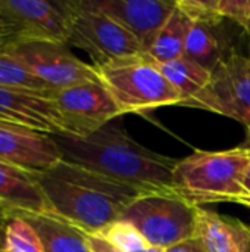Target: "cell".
Returning <instances> with one entry per match:
<instances>
[{
  "instance_id": "6da1fadb",
  "label": "cell",
  "mask_w": 250,
  "mask_h": 252,
  "mask_svg": "<svg viewBox=\"0 0 250 252\" xmlns=\"http://www.w3.org/2000/svg\"><path fill=\"white\" fill-rule=\"evenodd\" d=\"M62 161L83 167L140 195L175 193L174 168L178 159L153 152L131 139L121 117L87 137L53 136Z\"/></svg>"
},
{
  "instance_id": "7a4b0ae2",
  "label": "cell",
  "mask_w": 250,
  "mask_h": 252,
  "mask_svg": "<svg viewBox=\"0 0 250 252\" xmlns=\"http://www.w3.org/2000/svg\"><path fill=\"white\" fill-rule=\"evenodd\" d=\"M34 179L53 214L87 235H97L119 220L140 196L128 186L65 161Z\"/></svg>"
},
{
  "instance_id": "3957f363",
  "label": "cell",
  "mask_w": 250,
  "mask_h": 252,
  "mask_svg": "<svg viewBox=\"0 0 250 252\" xmlns=\"http://www.w3.org/2000/svg\"><path fill=\"white\" fill-rule=\"evenodd\" d=\"M249 152L239 148L228 151H196L178 159L174 168V190L196 207L205 204L243 205L248 198L245 177Z\"/></svg>"
},
{
  "instance_id": "277c9868",
  "label": "cell",
  "mask_w": 250,
  "mask_h": 252,
  "mask_svg": "<svg viewBox=\"0 0 250 252\" xmlns=\"http://www.w3.org/2000/svg\"><path fill=\"white\" fill-rule=\"evenodd\" d=\"M94 68L122 115L183 103L181 94L146 53Z\"/></svg>"
},
{
  "instance_id": "5b68a950",
  "label": "cell",
  "mask_w": 250,
  "mask_h": 252,
  "mask_svg": "<svg viewBox=\"0 0 250 252\" xmlns=\"http://www.w3.org/2000/svg\"><path fill=\"white\" fill-rule=\"evenodd\" d=\"M199 208L177 193H147L136 198L121 219L131 223L149 247L168 250L197 236Z\"/></svg>"
},
{
  "instance_id": "8992f818",
  "label": "cell",
  "mask_w": 250,
  "mask_h": 252,
  "mask_svg": "<svg viewBox=\"0 0 250 252\" xmlns=\"http://www.w3.org/2000/svg\"><path fill=\"white\" fill-rule=\"evenodd\" d=\"M68 46L84 50L94 66L144 55L139 40L90 0H72Z\"/></svg>"
},
{
  "instance_id": "52a82bcc",
  "label": "cell",
  "mask_w": 250,
  "mask_h": 252,
  "mask_svg": "<svg viewBox=\"0 0 250 252\" xmlns=\"http://www.w3.org/2000/svg\"><path fill=\"white\" fill-rule=\"evenodd\" d=\"M0 50L21 62L50 92L85 83H102L94 65L75 56L66 43L46 40L9 41L3 43Z\"/></svg>"
},
{
  "instance_id": "ba28073f",
  "label": "cell",
  "mask_w": 250,
  "mask_h": 252,
  "mask_svg": "<svg viewBox=\"0 0 250 252\" xmlns=\"http://www.w3.org/2000/svg\"><path fill=\"white\" fill-rule=\"evenodd\" d=\"M181 106L196 108L237 120L246 130L242 149L250 151V61L242 53H230L212 72L211 83Z\"/></svg>"
},
{
  "instance_id": "9c48e42d",
  "label": "cell",
  "mask_w": 250,
  "mask_h": 252,
  "mask_svg": "<svg viewBox=\"0 0 250 252\" xmlns=\"http://www.w3.org/2000/svg\"><path fill=\"white\" fill-rule=\"evenodd\" d=\"M72 12V0H0L3 43L46 40L68 44Z\"/></svg>"
},
{
  "instance_id": "30bf717a",
  "label": "cell",
  "mask_w": 250,
  "mask_h": 252,
  "mask_svg": "<svg viewBox=\"0 0 250 252\" xmlns=\"http://www.w3.org/2000/svg\"><path fill=\"white\" fill-rule=\"evenodd\" d=\"M62 134L87 137L109 121L122 117L102 83H85L49 93Z\"/></svg>"
},
{
  "instance_id": "8fae6325",
  "label": "cell",
  "mask_w": 250,
  "mask_h": 252,
  "mask_svg": "<svg viewBox=\"0 0 250 252\" xmlns=\"http://www.w3.org/2000/svg\"><path fill=\"white\" fill-rule=\"evenodd\" d=\"M0 161L37 174L57 165L62 161V154L52 134L0 123Z\"/></svg>"
},
{
  "instance_id": "7c38bea8",
  "label": "cell",
  "mask_w": 250,
  "mask_h": 252,
  "mask_svg": "<svg viewBox=\"0 0 250 252\" xmlns=\"http://www.w3.org/2000/svg\"><path fill=\"white\" fill-rule=\"evenodd\" d=\"M91 4L131 32L144 53L175 9L177 0H90Z\"/></svg>"
},
{
  "instance_id": "4fadbf2b",
  "label": "cell",
  "mask_w": 250,
  "mask_h": 252,
  "mask_svg": "<svg viewBox=\"0 0 250 252\" xmlns=\"http://www.w3.org/2000/svg\"><path fill=\"white\" fill-rule=\"evenodd\" d=\"M0 123H9L60 136V124L49 94L28 93L0 86Z\"/></svg>"
},
{
  "instance_id": "5bb4252c",
  "label": "cell",
  "mask_w": 250,
  "mask_h": 252,
  "mask_svg": "<svg viewBox=\"0 0 250 252\" xmlns=\"http://www.w3.org/2000/svg\"><path fill=\"white\" fill-rule=\"evenodd\" d=\"M0 214H53L43 190L34 179L13 165L0 161Z\"/></svg>"
},
{
  "instance_id": "9a60e30c",
  "label": "cell",
  "mask_w": 250,
  "mask_h": 252,
  "mask_svg": "<svg viewBox=\"0 0 250 252\" xmlns=\"http://www.w3.org/2000/svg\"><path fill=\"white\" fill-rule=\"evenodd\" d=\"M208 252H245L250 242V227L240 220L199 208V232Z\"/></svg>"
},
{
  "instance_id": "2e32d148",
  "label": "cell",
  "mask_w": 250,
  "mask_h": 252,
  "mask_svg": "<svg viewBox=\"0 0 250 252\" xmlns=\"http://www.w3.org/2000/svg\"><path fill=\"white\" fill-rule=\"evenodd\" d=\"M222 22L224 21H193L184 47V58L214 72V69L234 52L227 49V40L225 35H222Z\"/></svg>"
},
{
  "instance_id": "e0dca14e",
  "label": "cell",
  "mask_w": 250,
  "mask_h": 252,
  "mask_svg": "<svg viewBox=\"0 0 250 252\" xmlns=\"http://www.w3.org/2000/svg\"><path fill=\"white\" fill-rule=\"evenodd\" d=\"M22 216L37 232L44 252H90L84 232L69 224L56 214H27Z\"/></svg>"
},
{
  "instance_id": "ac0fdd59",
  "label": "cell",
  "mask_w": 250,
  "mask_h": 252,
  "mask_svg": "<svg viewBox=\"0 0 250 252\" xmlns=\"http://www.w3.org/2000/svg\"><path fill=\"white\" fill-rule=\"evenodd\" d=\"M192 25L193 19L178 4H175V9L158 32L146 55L156 62H168L183 58Z\"/></svg>"
},
{
  "instance_id": "d6986e66",
  "label": "cell",
  "mask_w": 250,
  "mask_h": 252,
  "mask_svg": "<svg viewBox=\"0 0 250 252\" xmlns=\"http://www.w3.org/2000/svg\"><path fill=\"white\" fill-rule=\"evenodd\" d=\"M153 63L158 66L162 75L172 84V87L181 94L183 102L200 93L211 83L212 78L211 71L184 56L168 62L153 61Z\"/></svg>"
},
{
  "instance_id": "ffe728a7",
  "label": "cell",
  "mask_w": 250,
  "mask_h": 252,
  "mask_svg": "<svg viewBox=\"0 0 250 252\" xmlns=\"http://www.w3.org/2000/svg\"><path fill=\"white\" fill-rule=\"evenodd\" d=\"M0 252H44L35 229L19 214H0Z\"/></svg>"
},
{
  "instance_id": "44dd1931",
  "label": "cell",
  "mask_w": 250,
  "mask_h": 252,
  "mask_svg": "<svg viewBox=\"0 0 250 252\" xmlns=\"http://www.w3.org/2000/svg\"><path fill=\"white\" fill-rule=\"evenodd\" d=\"M0 86L37 94L52 93L46 84L37 80L21 62L0 50Z\"/></svg>"
},
{
  "instance_id": "7402d4cb",
  "label": "cell",
  "mask_w": 250,
  "mask_h": 252,
  "mask_svg": "<svg viewBox=\"0 0 250 252\" xmlns=\"http://www.w3.org/2000/svg\"><path fill=\"white\" fill-rule=\"evenodd\" d=\"M97 235L122 252H147L149 250V245L141 233L131 223L122 219L113 221Z\"/></svg>"
},
{
  "instance_id": "603a6c76",
  "label": "cell",
  "mask_w": 250,
  "mask_h": 252,
  "mask_svg": "<svg viewBox=\"0 0 250 252\" xmlns=\"http://www.w3.org/2000/svg\"><path fill=\"white\" fill-rule=\"evenodd\" d=\"M218 15L243 28L250 37V0H215Z\"/></svg>"
},
{
  "instance_id": "cb8c5ba5",
  "label": "cell",
  "mask_w": 250,
  "mask_h": 252,
  "mask_svg": "<svg viewBox=\"0 0 250 252\" xmlns=\"http://www.w3.org/2000/svg\"><path fill=\"white\" fill-rule=\"evenodd\" d=\"M165 252H208V250L205 248L202 239L199 236H196V238L186 239V241L165 250Z\"/></svg>"
},
{
  "instance_id": "d4e9b609",
  "label": "cell",
  "mask_w": 250,
  "mask_h": 252,
  "mask_svg": "<svg viewBox=\"0 0 250 252\" xmlns=\"http://www.w3.org/2000/svg\"><path fill=\"white\" fill-rule=\"evenodd\" d=\"M85 239L90 252H122L116 250L113 245H111L100 235H85Z\"/></svg>"
},
{
  "instance_id": "484cf974",
  "label": "cell",
  "mask_w": 250,
  "mask_h": 252,
  "mask_svg": "<svg viewBox=\"0 0 250 252\" xmlns=\"http://www.w3.org/2000/svg\"><path fill=\"white\" fill-rule=\"evenodd\" d=\"M249 152V165H248V171H246V177H245V189H246V193L250 198V151Z\"/></svg>"
},
{
  "instance_id": "4316f807",
  "label": "cell",
  "mask_w": 250,
  "mask_h": 252,
  "mask_svg": "<svg viewBox=\"0 0 250 252\" xmlns=\"http://www.w3.org/2000/svg\"><path fill=\"white\" fill-rule=\"evenodd\" d=\"M248 59L250 61V37L249 35H246V55H245Z\"/></svg>"
},
{
  "instance_id": "83f0119b",
  "label": "cell",
  "mask_w": 250,
  "mask_h": 252,
  "mask_svg": "<svg viewBox=\"0 0 250 252\" xmlns=\"http://www.w3.org/2000/svg\"><path fill=\"white\" fill-rule=\"evenodd\" d=\"M4 40V31H3V24H1V19H0V44L3 43Z\"/></svg>"
},
{
  "instance_id": "f1b7e54d",
  "label": "cell",
  "mask_w": 250,
  "mask_h": 252,
  "mask_svg": "<svg viewBox=\"0 0 250 252\" xmlns=\"http://www.w3.org/2000/svg\"><path fill=\"white\" fill-rule=\"evenodd\" d=\"M147 252H165V250H162V248H156V247H149Z\"/></svg>"
},
{
  "instance_id": "f546056e",
  "label": "cell",
  "mask_w": 250,
  "mask_h": 252,
  "mask_svg": "<svg viewBox=\"0 0 250 252\" xmlns=\"http://www.w3.org/2000/svg\"><path fill=\"white\" fill-rule=\"evenodd\" d=\"M243 207H246V208H249L250 210V198L249 196H248V198H246V201L243 202Z\"/></svg>"
},
{
  "instance_id": "4dcf8cb0",
  "label": "cell",
  "mask_w": 250,
  "mask_h": 252,
  "mask_svg": "<svg viewBox=\"0 0 250 252\" xmlns=\"http://www.w3.org/2000/svg\"><path fill=\"white\" fill-rule=\"evenodd\" d=\"M245 252H250V242H249V245L246 247V250H245Z\"/></svg>"
},
{
  "instance_id": "1f68e13d",
  "label": "cell",
  "mask_w": 250,
  "mask_h": 252,
  "mask_svg": "<svg viewBox=\"0 0 250 252\" xmlns=\"http://www.w3.org/2000/svg\"><path fill=\"white\" fill-rule=\"evenodd\" d=\"M0 211H1V207H0Z\"/></svg>"
}]
</instances>
